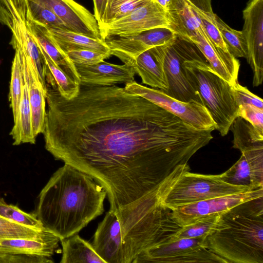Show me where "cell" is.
Returning a JSON list of instances; mask_svg holds the SVG:
<instances>
[{
    "instance_id": "cell-12",
    "label": "cell",
    "mask_w": 263,
    "mask_h": 263,
    "mask_svg": "<svg viewBox=\"0 0 263 263\" xmlns=\"http://www.w3.org/2000/svg\"><path fill=\"white\" fill-rule=\"evenodd\" d=\"M176 36L170 29L159 27L129 35L110 36L104 40L111 55L125 63L151 48L174 41Z\"/></svg>"
},
{
    "instance_id": "cell-33",
    "label": "cell",
    "mask_w": 263,
    "mask_h": 263,
    "mask_svg": "<svg viewBox=\"0 0 263 263\" xmlns=\"http://www.w3.org/2000/svg\"><path fill=\"white\" fill-rule=\"evenodd\" d=\"M219 214H211L181 227L171 240L182 238H206L218 228Z\"/></svg>"
},
{
    "instance_id": "cell-18",
    "label": "cell",
    "mask_w": 263,
    "mask_h": 263,
    "mask_svg": "<svg viewBox=\"0 0 263 263\" xmlns=\"http://www.w3.org/2000/svg\"><path fill=\"white\" fill-rule=\"evenodd\" d=\"M22 57L23 72L27 82L29 100L31 110L33 134L35 137L43 133L46 114L45 109L46 84L41 78L36 67L28 55L17 46Z\"/></svg>"
},
{
    "instance_id": "cell-3",
    "label": "cell",
    "mask_w": 263,
    "mask_h": 263,
    "mask_svg": "<svg viewBox=\"0 0 263 263\" xmlns=\"http://www.w3.org/2000/svg\"><path fill=\"white\" fill-rule=\"evenodd\" d=\"M205 239L227 263H263V196L220 213L218 228Z\"/></svg>"
},
{
    "instance_id": "cell-17",
    "label": "cell",
    "mask_w": 263,
    "mask_h": 263,
    "mask_svg": "<svg viewBox=\"0 0 263 263\" xmlns=\"http://www.w3.org/2000/svg\"><path fill=\"white\" fill-rule=\"evenodd\" d=\"M74 65L80 85L83 87L109 86L135 81L136 72L127 64L116 65L103 61L93 65Z\"/></svg>"
},
{
    "instance_id": "cell-37",
    "label": "cell",
    "mask_w": 263,
    "mask_h": 263,
    "mask_svg": "<svg viewBox=\"0 0 263 263\" xmlns=\"http://www.w3.org/2000/svg\"><path fill=\"white\" fill-rule=\"evenodd\" d=\"M238 117L242 118L254 127L263 132V109L249 104L239 105Z\"/></svg>"
},
{
    "instance_id": "cell-34",
    "label": "cell",
    "mask_w": 263,
    "mask_h": 263,
    "mask_svg": "<svg viewBox=\"0 0 263 263\" xmlns=\"http://www.w3.org/2000/svg\"><path fill=\"white\" fill-rule=\"evenodd\" d=\"M151 0H109L99 27L110 24L129 14Z\"/></svg>"
},
{
    "instance_id": "cell-39",
    "label": "cell",
    "mask_w": 263,
    "mask_h": 263,
    "mask_svg": "<svg viewBox=\"0 0 263 263\" xmlns=\"http://www.w3.org/2000/svg\"><path fill=\"white\" fill-rule=\"evenodd\" d=\"M52 258L0 252V263H52Z\"/></svg>"
},
{
    "instance_id": "cell-9",
    "label": "cell",
    "mask_w": 263,
    "mask_h": 263,
    "mask_svg": "<svg viewBox=\"0 0 263 263\" xmlns=\"http://www.w3.org/2000/svg\"><path fill=\"white\" fill-rule=\"evenodd\" d=\"M196 47L194 43L177 35L174 41L164 45V65L168 88L164 92L182 102L196 100L202 103L199 93L190 83L183 66L184 62Z\"/></svg>"
},
{
    "instance_id": "cell-7",
    "label": "cell",
    "mask_w": 263,
    "mask_h": 263,
    "mask_svg": "<svg viewBox=\"0 0 263 263\" xmlns=\"http://www.w3.org/2000/svg\"><path fill=\"white\" fill-rule=\"evenodd\" d=\"M206 238H182L150 247L140 253L132 263H227L207 246Z\"/></svg>"
},
{
    "instance_id": "cell-24",
    "label": "cell",
    "mask_w": 263,
    "mask_h": 263,
    "mask_svg": "<svg viewBox=\"0 0 263 263\" xmlns=\"http://www.w3.org/2000/svg\"><path fill=\"white\" fill-rule=\"evenodd\" d=\"M50 35L65 53L75 50H90L111 55L105 40L92 38L69 30L46 27Z\"/></svg>"
},
{
    "instance_id": "cell-6",
    "label": "cell",
    "mask_w": 263,
    "mask_h": 263,
    "mask_svg": "<svg viewBox=\"0 0 263 263\" xmlns=\"http://www.w3.org/2000/svg\"><path fill=\"white\" fill-rule=\"evenodd\" d=\"M245 186L228 183L220 175H203L185 172L176 182L162 201L172 210L186 204L216 197L250 191Z\"/></svg>"
},
{
    "instance_id": "cell-30",
    "label": "cell",
    "mask_w": 263,
    "mask_h": 263,
    "mask_svg": "<svg viewBox=\"0 0 263 263\" xmlns=\"http://www.w3.org/2000/svg\"><path fill=\"white\" fill-rule=\"evenodd\" d=\"M53 234L46 228L39 229L14 222L0 216V239L25 238L44 239Z\"/></svg>"
},
{
    "instance_id": "cell-23",
    "label": "cell",
    "mask_w": 263,
    "mask_h": 263,
    "mask_svg": "<svg viewBox=\"0 0 263 263\" xmlns=\"http://www.w3.org/2000/svg\"><path fill=\"white\" fill-rule=\"evenodd\" d=\"M60 238L54 234L42 239L25 238L0 239V252L52 258Z\"/></svg>"
},
{
    "instance_id": "cell-4",
    "label": "cell",
    "mask_w": 263,
    "mask_h": 263,
    "mask_svg": "<svg viewBox=\"0 0 263 263\" xmlns=\"http://www.w3.org/2000/svg\"><path fill=\"white\" fill-rule=\"evenodd\" d=\"M160 199L117 214L121 227L125 263H132L145 250L171 240L181 228Z\"/></svg>"
},
{
    "instance_id": "cell-15",
    "label": "cell",
    "mask_w": 263,
    "mask_h": 263,
    "mask_svg": "<svg viewBox=\"0 0 263 263\" xmlns=\"http://www.w3.org/2000/svg\"><path fill=\"white\" fill-rule=\"evenodd\" d=\"M92 247L105 263H125L121 227L115 212L108 211L99 224Z\"/></svg>"
},
{
    "instance_id": "cell-28",
    "label": "cell",
    "mask_w": 263,
    "mask_h": 263,
    "mask_svg": "<svg viewBox=\"0 0 263 263\" xmlns=\"http://www.w3.org/2000/svg\"><path fill=\"white\" fill-rule=\"evenodd\" d=\"M230 129L233 133V147L241 153L263 147V132L254 127L240 117L233 121Z\"/></svg>"
},
{
    "instance_id": "cell-21",
    "label": "cell",
    "mask_w": 263,
    "mask_h": 263,
    "mask_svg": "<svg viewBox=\"0 0 263 263\" xmlns=\"http://www.w3.org/2000/svg\"><path fill=\"white\" fill-rule=\"evenodd\" d=\"M165 15L168 28L185 40L192 43L199 35L206 34L186 0H171Z\"/></svg>"
},
{
    "instance_id": "cell-20",
    "label": "cell",
    "mask_w": 263,
    "mask_h": 263,
    "mask_svg": "<svg viewBox=\"0 0 263 263\" xmlns=\"http://www.w3.org/2000/svg\"><path fill=\"white\" fill-rule=\"evenodd\" d=\"M192 43L216 73L232 86L238 83L240 64L237 58L216 46L206 34L199 35Z\"/></svg>"
},
{
    "instance_id": "cell-10",
    "label": "cell",
    "mask_w": 263,
    "mask_h": 263,
    "mask_svg": "<svg viewBox=\"0 0 263 263\" xmlns=\"http://www.w3.org/2000/svg\"><path fill=\"white\" fill-rule=\"evenodd\" d=\"M159 27L168 28L165 11L155 0H151L125 16L99 27V29L104 40L110 36L129 35Z\"/></svg>"
},
{
    "instance_id": "cell-16",
    "label": "cell",
    "mask_w": 263,
    "mask_h": 263,
    "mask_svg": "<svg viewBox=\"0 0 263 263\" xmlns=\"http://www.w3.org/2000/svg\"><path fill=\"white\" fill-rule=\"evenodd\" d=\"M220 175L222 180L231 184L251 190L263 187V147L242 152L238 160Z\"/></svg>"
},
{
    "instance_id": "cell-19",
    "label": "cell",
    "mask_w": 263,
    "mask_h": 263,
    "mask_svg": "<svg viewBox=\"0 0 263 263\" xmlns=\"http://www.w3.org/2000/svg\"><path fill=\"white\" fill-rule=\"evenodd\" d=\"M164 55L163 45L151 48L124 64L133 67L143 84L165 92L168 84L164 69Z\"/></svg>"
},
{
    "instance_id": "cell-2",
    "label": "cell",
    "mask_w": 263,
    "mask_h": 263,
    "mask_svg": "<svg viewBox=\"0 0 263 263\" xmlns=\"http://www.w3.org/2000/svg\"><path fill=\"white\" fill-rule=\"evenodd\" d=\"M106 195L92 177L64 163L40 192L33 214L61 240L77 234L101 215Z\"/></svg>"
},
{
    "instance_id": "cell-5",
    "label": "cell",
    "mask_w": 263,
    "mask_h": 263,
    "mask_svg": "<svg viewBox=\"0 0 263 263\" xmlns=\"http://www.w3.org/2000/svg\"><path fill=\"white\" fill-rule=\"evenodd\" d=\"M183 66L190 83L214 121L215 129L222 136L227 135L238 117L239 105L233 86L212 69L197 46L184 62Z\"/></svg>"
},
{
    "instance_id": "cell-36",
    "label": "cell",
    "mask_w": 263,
    "mask_h": 263,
    "mask_svg": "<svg viewBox=\"0 0 263 263\" xmlns=\"http://www.w3.org/2000/svg\"><path fill=\"white\" fill-rule=\"evenodd\" d=\"M74 64L93 65L104 61L110 55L90 50H75L66 53Z\"/></svg>"
},
{
    "instance_id": "cell-8",
    "label": "cell",
    "mask_w": 263,
    "mask_h": 263,
    "mask_svg": "<svg viewBox=\"0 0 263 263\" xmlns=\"http://www.w3.org/2000/svg\"><path fill=\"white\" fill-rule=\"evenodd\" d=\"M124 88L162 107L197 129H215L216 124L210 114L199 101L182 102L161 90L146 87L135 81L126 83Z\"/></svg>"
},
{
    "instance_id": "cell-27",
    "label": "cell",
    "mask_w": 263,
    "mask_h": 263,
    "mask_svg": "<svg viewBox=\"0 0 263 263\" xmlns=\"http://www.w3.org/2000/svg\"><path fill=\"white\" fill-rule=\"evenodd\" d=\"M36 43L47 67L45 77L46 84L57 87L60 94L65 99H71L75 97L79 93L80 85L58 66Z\"/></svg>"
},
{
    "instance_id": "cell-41",
    "label": "cell",
    "mask_w": 263,
    "mask_h": 263,
    "mask_svg": "<svg viewBox=\"0 0 263 263\" xmlns=\"http://www.w3.org/2000/svg\"><path fill=\"white\" fill-rule=\"evenodd\" d=\"M160 5L163 9L165 10L167 9L171 0H155Z\"/></svg>"
},
{
    "instance_id": "cell-22",
    "label": "cell",
    "mask_w": 263,
    "mask_h": 263,
    "mask_svg": "<svg viewBox=\"0 0 263 263\" xmlns=\"http://www.w3.org/2000/svg\"><path fill=\"white\" fill-rule=\"evenodd\" d=\"M21 21L26 24L33 39L50 58L80 84V79L75 65L67 55L58 47L50 35L46 27L26 18Z\"/></svg>"
},
{
    "instance_id": "cell-1",
    "label": "cell",
    "mask_w": 263,
    "mask_h": 263,
    "mask_svg": "<svg viewBox=\"0 0 263 263\" xmlns=\"http://www.w3.org/2000/svg\"><path fill=\"white\" fill-rule=\"evenodd\" d=\"M43 132L53 157L87 173L117 212L158 186L213 138L116 85L80 87L71 99L47 85Z\"/></svg>"
},
{
    "instance_id": "cell-26",
    "label": "cell",
    "mask_w": 263,
    "mask_h": 263,
    "mask_svg": "<svg viewBox=\"0 0 263 263\" xmlns=\"http://www.w3.org/2000/svg\"><path fill=\"white\" fill-rule=\"evenodd\" d=\"M60 241L63 249L61 263H105L92 245L77 234Z\"/></svg>"
},
{
    "instance_id": "cell-32",
    "label": "cell",
    "mask_w": 263,
    "mask_h": 263,
    "mask_svg": "<svg viewBox=\"0 0 263 263\" xmlns=\"http://www.w3.org/2000/svg\"><path fill=\"white\" fill-rule=\"evenodd\" d=\"M217 27L228 51L235 58L247 55V45L241 31L231 28L217 15H215Z\"/></svg>"
},
{
    "instance_id": "cell-31",
    "label": "cell",
    "mask_w": 263,
    "mask_h": 263,
    "mask_svg": "<svg viewBox=\"0 0 263 263\" xmlns=\"http://www.w3.org/2000/svg\"><path fill=\"white\" fill-rule=\"evenodd\" d=\"M15 54L12 63L9 100L14 121L16 119L22 98L23 85V65L21 51L14 47Z\"/></svg>"
},
{
    "instance_id": "cell-29",
    "label": "cell",
    "mask_w": 263,
    "mask_h": 263,
    "mask_svg": "<svg viewBox=\"0 0 263 263\" xmlns=\"http://www.w3.org/2000/svg\"><path fill=\"white\" fill-rule=\"evenodd\" d=\"M186 1L199 19L208 37L216 46L226 52H229L217 27L211 0Z\"/></svg>"
},
{
    "instance_id": "cell-25",
    "label": "cell",
    "mask_w": 263,
    "mask_h": 263,
    "mask_svg": "<svg viewBox=\"0 0 263 263\" xmlns=\"http://www.w3.org/2000/svg\"><path fill=\"white\" fill-rule=\"evenodd\" d=\"M10 135L13 140L14 145L35 143L36 137H34L32 130L31 110L29 100L27 82L24 74L22 95L18 114L14 121V125Z\"/></svg>"
},
{
    "instance_id": "cell-14",
    "label": "cell",
    "mask_w": 263,
    "mask_h": 263,
    "mask_svg": "<svg viewBox=\"0 0 263 263\" xmlns=\"http://www.w3.org/2000/svg\"><path fill=\"white\" fill-rule=\"evenodd\" d=\"M54 13L68 30L92 38L103 40L95 16L74 0H32Z\"/></svg>"
},
{
    "instance_id": "cell-35",
    "label": "cell",
    "mask_w": 263,
    "mask_h": 263,
    "mask_svg": "<svg viewBox=\"0 0 263 263\" xmlns=\"http://www.w3.org/2000/svg\"><path fill=\"white\" fill-rule=\"evenodd\" d=\"M0 216L14 222L39 229H43L42 222L33 213L25 212L16 205L7 203L0 198Z\"/></svg>"
},
{
    "instance_id": "cell-11",
    "label": "cell",
    "mask_w": 263,
    "mask_h": 263,
    "mask_svg": "<svg viewBox=\"0 0 263 263\" xmlns=\"http://www.w3.org/2000/svg\"><path fill=\"white\" fill-rule=\"evenodd\" d=\"M242 14L246 59L253 72V85L258 86L263 80V0H249Z\"/></svg>"
},
{
    "instance_id": "cell-13",
    "label": "cell",
    "mask_w": 263,
    "mask_h": 263,
    "mask_svg": "<svg viewBox=\"0 0 263 263\" xmlns=\"http://www.w3.org/2000/svg\"><path fill=\"white\" fill-rule=\"evenodd\" d=\"M263 196V187L247 192L216 197L179 206L171 211L175 222L180 227L199 218L219 214L242 202Z\"/></svg>"
},
{
    "instance_id": "cell-40",
    "label": "cell",
    "mask_w": 263,
    "mask_h": 263,
    "mask_svg": "<svg viewBox=\"0 0 263 263\" xmlns=\"http://www.w3.org/2000/svg\"><path fill=\"white\" fill-rule=\"evenodd\" d=\"M109 0H93L94 4V16L98 25L102 22L105 11Z\"/></svg>"
},
{
    "instance_id": "cell-38",
    "label": "cell",
    "mask_w": 263,
    "mask_h": 263,
    "mask_svg": "<svg viewBox=\"0 0 263 263\" xmlns=\"http://www.w3.org/2000/svg\"><path fill=\"white\" fill-rule=\"evenodd\" d=\"M234 91L238 105L249 104L263 109V101L261 98L251 92L246 87L238 83L233 85Z\"/></svg>"
}]
</instances>
